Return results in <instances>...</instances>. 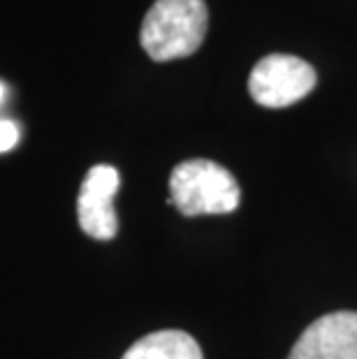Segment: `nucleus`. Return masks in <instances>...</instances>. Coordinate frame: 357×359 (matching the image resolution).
Returning a JSON list of instances; mask_svg holds the SVG:
<instances>
[{
    "label": "nucleus",
    "instance_id": "1",
    "mask_svg": "<svg viewBox=\"0 0 357 359\" xmlns=\"http://www.w3.org/2000/svg\"><path fill=\"white\" fill-rule=\"evenodd\" d=\"M209 28L204 0H156L142 21V49L158 63L186 58L200 49Z\"/></svg>",
    "mask_w": 357,
    "mask_h": 359
},
{
    "label": "nucleus",
    "instance_id": "2",
    "mask_svg": "<svg viewBox=\"0 0 357 359\" xmlns=\"http://www.w3.org/2000/svg\"><path fill=\"white\" fill-rule=\"evenodd\" d=\"M237 179L223 165L207 158H193L177 165L170 174V204L184 216H218L239 206Z\"/></svg>",
    "mask_w": 357,
    "mask_h": 359
},
{
    "label": "nucleus",
    "instance_id": "3",
    "mask_svg": "<svg viewBox=\"0 0 357 359\" xmlns=\"http://www.w3.org/2000/svg\"><path fill=\"white\" fill-rule=\"evenodd\" d=\"M316 79V70L307 60L288 53H271L255 63L248 90L257 104L281 109L304 100L314 90Z\"/></svg>",
    "mask_w": 357,
    "mask_h": 359
},
{
    "label": "nucleus",
    "instance_id": "4",
    "mask_svg": "<svg viewBox=\"0 0 357 359\" xmlns=\"http://www.w3.org/2000/svg\"><path fill=\"white\" fill-rule=\"evenodd\" d=\"M121 177L112 165L90 167L81 183L77 200V218L83 234L97 241H109L119 232L114 197L119 193Z\"/></svg>",
    "mask_w": 357,
    "mask_h": 359
},
{
    "label": "nucleus",
    "instance_id": "5",
    "mask_svg": "<svg viewBox=\"0 0 357 359\" xmlns=\"http://www.w3.org/2000/svg\"><path fill=\"white\" fill-rule=\"evenodd\" d=\"M288 359H357V311H337L307 327Z\"/></svg>",
    "mask_w": 357,
    "mask_h": 359
},
{
    "label": "nucleus",
    "instance_id": "6",
    "mask_svg": "<svg viewBox=\"0 0 357 359\" xmlns=\"http://www.w3.org/2000/svg\"><path fill=\"white\" fill-rule=\"evenodd\" d=\"M121 359H202V348L191 334L163 330L135 341Z\"/></svg>",
    "mask_w": 357,
    "mask_h": 359
},
{
    "label": "nucleus",
    "instance_id": "7",
    "mask_svg": "<svg viewBox=\"0 0 357 359\" xmlns=\"http://www.w3.org/2000/svg\"><path fill=\"white\" fill-rule=\"evenodd\" d=\"M19 142V126L14 121L0 118V154L12 151Z\"/></svg>",
    "mask_w": 357,
    "mask_h": 359
},
{
    "label": "nucleus",
    "instance_id": "8",
    "mask_svg": "<svg viewBox=\"0 0 357 359\" xmlns=\"http://www.w3.org/2000/svg\"><path fill=\"white\" fill-rule=\"evenodd\" d=\"M3 100H5V86L0 83V104H3Z\"/></svg>",
    "mask_w": 357,
    "mask_h": 359
}]
</instances>
